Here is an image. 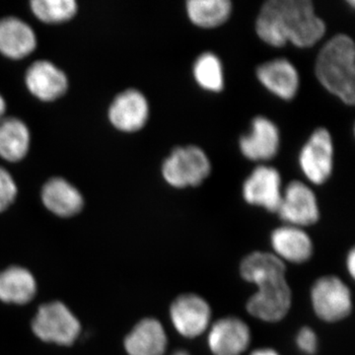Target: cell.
Returning a JSON list of instances; mask_svg holds the SVG:
<instances>
[{
    "label": "cell",
    "mask_w": 355,
    "mask_h": 355,
    "mask_svg": "<svg viewBox=\"0 0 355 355\" xmlns=\"http://www.w3.org/2000/svg\"><path fill=\"white\" fill-rule=\"evenodd\" d=\"M333 160L334 146L330 132L326 128H318L301 150V170L313 184H324L333 171Z\"/></svg>",
    "instance_id": "7"
},
{
    "label": "cell",
    "mask_w": 355,
    "mask_h": 355,
    "mask_svg": "<svg viewBox=\"0 0 355 355\" xmlns=\"http://www.w3.org/2000/svg\"><path fill=\"white\" fill-rule=\"evenodd\" d=\"M232 3L229 0H189L187 12L193 24L214 28L223 24L230 17Z\"/></svg>",
    "instance_id": "23"
},
{
    "label": "cell",
    "mask_w": 355,
    "mask_h": 355,
    "mask_svg": "<svg viewBox=\"0 0 355 355\" xmlns=\"http://www.w3.org/2000/svg\"><path fill=\"white\" fill-rule=\"evenodd\" d=\"M31 7L38 19L50 24L69 21L77 12L74 0H34Z\"/></svg>",
    "instance_id": "25"
},
{
    "label": "cell",
    "mask_w": 355,
    "mask_h": 355,
    "mask_svg": "<svg viewBox=\"0 0 355 355\" xmlns=\"http://www.w3.org/2000/svg\"><path fill=\"white\" fill-rule=\"evenodd\" d=\"M37 46L34 31L27 23L16 17L0 20V53L12 60L28 57Z\"/></svg>",
    "instance_id": "16"
},
{
    "label": "cell",
    "mask_w": 355,
    "mask_h": 355,
    "mask_svg": "<svg viewBox=\"0 0 355 355\" xmlns=\"http://www.w3.org/2000/svg\"><path fill=\"white\" fill-rule=\"evenodd\" d=\"M279 146V128L265 116L254 118L251 132L240 139L243 155L253 161L270 160L277 155Z\"/></svg>",
    "instance_id": "14"
},
{
    "label": "cell",
    "mask_w": 355,
    "mask_h": 355,
    "mask_svg": "<svg viewBox=\"0 0 355 355\" xmlns=\"http://www.w3.org/2000/svg\"><path fill=\"white\" fill-rule=\"evenodd\" d=\"M44 207L55 216H76L83 209L84 202L80 191L62 178H53L42 190Z\"/></svg>",
    "instance_id": "19"
},
{
    "label": "cell",
    "mask_w": 355,
    "mask_h": 355,
    "mask_svg": "<svg viewBox=\"0 0 355 355\" xmlns=\"http://www.w3.org/2000/svg\"><path fill=\"white\" fill-rule=\"evenodd\" d=\"M172 355H190V354H187V352H183V350H178V352H175V354H173Z\"/></svg>",
    "instance_id": "31"
},
{
    "label": "cell",
    "mask_w": 355,
    "mask_h": 355,
    "mask_svg": "<svg viewBox=\"0 0 355 355\" xmlns=\"http://www.w3.org/2000/svg\"><path fill=\"white\" fill-rule=\"evenodd\" d=\"M37 293V282L27 268L10 266L0 272V300L10 304H27Z\"/></svg>",
    "instance_id": "20"
},
{
    "label": "cell",
    "mask_w": 355,
    "mask_h": 355,
    "mask_svg": "<svg viewBox=\"0 0 355 355\" xmlns=\"http://www.w3.org/2000/svg\"><path fill=\"white\" fill-rule=\"evenodd\" d=\"M17 197V186L10 173L0 167V212L10 207Z\"/></svg>",
    "instance_id": "26"
},
{
    "label": "cell",
    "mask_w": 355,
    "mask_h": 355,
    "mask_svg": "<svg viewBox=\"0 0 355 355\" xmlns=\"http://www.w3.org/2000/svg\"><path fill=\"white\" fill-rule=\"evenodd\" d=\"M193 76L200 87L211 92H220L224 86L220 60L212 53L200 55L193 64Z\"/></svg>",
    "instance_id": "24"
},
{
    "label": "cell",
    "mask_w": 355,
    "mask_h": 355,
    "mask_svg": "<svg viewBox=\"0 0 355 355\" xmlns=\"http://www.w3.org/2000/svg\"><path fill=\"white\" fill-rule=\"evenodd\" d=\"M347 268H349L350 275L354 277L355 273V252L352 250L347 257Z\"/></svg>",
    "instance_id": "28"
},
{
    "label": "cell",
    "mask_w": 355,
    "mask_h": 355,
    "mask_svg": "<svg viewBox=\"0 0 355 355\" xmlns=\"http://www.w3.org/2000/svg\"><path fill=\"white\" fill-rule=\"evenodd\" d=\"M240 272L243 279L257 286L268 280L286 277V265L275 254L256 252L243 260Z\"/></svg>",
    "instance_id": "22"
},
{
    "label": "cell",
    "mask_w": 355,
    "mask_h": 355,
    "mask_svg": "<svg viewBox=\"0 0 355 355\" xmlns=\"http://www.w3.org/2000/svg\"><path fill=\"white\" fill-rule=\"evenodd\" d=\"M299 349L307 354H314L318 347V338L315 331L310 328H303L296 336Z\"/></svg>",
    "instance_id": "27"
},
{
    "label": "cell",
    "mask_w": 355,
    "mask_h": 355,
    "mask_svg": "<svg viewBox=\"0 0 355 355\" xmlns=\"http://www.w3.org/2000/svg\"><path fill=\"white\" fill-rule=\"evenodd\" d=\"M277 214L288 225L302 228L319 220L316 196L302 182L292 181L282 193Z\"/></svg>",
    "instance_id": "8"
},
{
    "label": "cell",
    "mask_w": 355,
    "mask_h": 355,
    "mask_svg": "<svg viewBox=\"0 0 355 355\" xmlns=\"http://www.w3.org/2000/svg\"><path fill=\"white\" fill-rule=\"evenodd\" d=\"M258 291L249 299L247 310L261 321L279 322L291 309V291L286 277L268 280L257 286Z\"/></svg>",
    "instance_id": "6"
},
{
    "label": "cell",
    "mask_w": 355,
    "mask_h": 355,
    "mask_svg": "<svg viewBox=\"0 0 355 355\" xmlns=\"http://www.w3.org/2000/svg\"><path fill=\"white\" fill-rule=\"evenodd\" d=\"M211 165L207 154L200 147H177L162 166L165 181L175 188L196 187L210 174Z\"/></svg>",
    "instance_id": "4"
},
{
    "label": "cell",
    "mask_w": 355,
    "mask_h": 355,
    "mask_svg": "<svg viewBox=\"0 0 355 355\" xmlns=\"http://www.w3.org/2000/svg\"><path fill=\"white\" fill-rule=\"evenodd\" d=\"M256 31L265 43L280 48L287 42L309 48L323 38L326 24L310 0H270L261 6Z\"/></svg>",
    "instance_id": "1"
},
{
    "label": "cell",
    "mask_w": 355,
    "mask_h": 355,
    "mask_svg": "<svg viewBox=\"0 0 355 355\" xmlns=\"http://www.w3.org/2000/svg\"><path fill=\"white\" fill-rule=\"evenodd\" d=\"M25 83L30 92L44 102L55 101L69 88L64 72L48 60L35 62L26 72Z\"/></svg>",
    "instance_id": "13"
},
{
    "label": "cell",
    "mask_w": 355,
    "mask_h": 355,
    "mask_svg": "<svg viewBox=\"0 0 355 355\" xmlns=\"http://www.w3.org/2000/svg\"><path fill=\"white\" fill-rule=\"evenodd\" d=\"M170 317L178 333L193 338L209 329L211 309L205 299L196 294H183L175 299L170 308Z\"/></svg>",
    "instance_id": "9"
},
{
    "label": "cell",
    "mask_w": 355,
    "mask_h": 355,
    "mask_svg": "<svg viewBox=\"0 0 355 355\" xmlns=\"http://www.w3.org/2000/svg\"><path fill=\"white\" fill-rule=\"evenodd\" d=\"M32 329L40 340L58 345H71L80 334L81 326L73 313L60 301L39 307Z\"/></svg>",
    "instance_id": "3"
},
{
    "label": "cell",
    "mask_w": 355,
    "mask_h": 355,
    "mask_svg": "<svg viewBox=\"0 0 355 355\" xmlns=\"http://www.w3.org/2000/svg\"><path fill=\"white\" fill-rule=\"evenodd\" d=\"M311 300L317 316L326 322L345 319L352 308L349 287L336 277L318 279L311 291Z\"/></svg>",
    "instance_id": "5"
},
{
    "label": "cell",
    "mask_w": 355,
    "mask_h": 355,
    "mask_svg": "<svg viewBox=\"0 0 355 355\" xmlns=\"http://www.w3.org/2000/svg\"><path fill=\"white\" fill-rule=\"evenodd\" d=\"M148 116V102L144 95L135 89L120 93L109 109L112 125L125 132H137L144 128Z\"/></svg>",
    "instance_id": "11"
},
{
    "label": "cell",
    "mask_w": 355,
    "mask_h": 355,
    "mask_svg": "<svg viewBox=\"0 0 355 355\" xmlns=\"http://www.w3.org/2000/svg\"><path fill=\"white\" fill-rule=\"evenodd\" d=\"M243 195L250 205L277 212L282 197L279 171L268 166H259L245 181Z\"/></svg>",
    "instance_id": "10"
},
{
    "label": "cell",
    "mask_w": 355,
    "mask_h": 355,
    "mask_svg": "<svg viewBox=\"0 0 355 355\" xmlns=\"http://www.w3.org/2000/svg\"><path fill=\"white\" fill-rule=\"evenodd\" d=\"M168 338L162 324L155 319L140 321L125 340L128 355H164Z\"/></svg>",
    "instance_id": "17"
},
{
    "label": "cell",
    "mask_w": 355,
    "mask_h": 355,
    "mask_svg": "<svg viewBox=\"0 0 355 355\" xmlns=\"http://www.w3.org/2000/svg\"><path fill=\"white\" fill-rule=\"evenodd\" d=\"M257 76L268 90L282 99L291 100L297 93V69L286 58H277L260 65Z\"/></svg>",
    "instance_id": "15"
},
{
    "label": "cell",
    "mask_w": 355,
    "mask_h": 355,
    "mask_svg": "<svg viewBox=\"0 0 355 355\" xmlns=\"http://www.w3.org/2000/svg\"><path fill=\"white\" fill-rule=\"evenodd\" d=\"M250 355H279L275 350L272 349H261L254 350Z\"/></svg>",
    "instance_id": "29"
},
{
    "label": "cell",
    "mask_w": 355,
    "mask_h": 355,
    "mask_svg": "<svg viewBox=\"0 0 355 355\" xmlns=\"http://www.w3.org/2000/svg\"><path fill=\"white\" fill-rule=\"evenodd\" d=\"M207 342L214 355H241L249 347L251 331L242 320L223 318L212 324Z\"/></svg>",
    "instance_id": "12"
},
{
    "label": "cell",
    "mask_w": 355,
    "mask_h": 355,
    "mask_svg": "<svg viewBox=\"0 0 355 355\" xmlns=\"http://www.w3.org/2000/svg\"><path fill=\"white\" fill-rule=\"evenodd\" d=\"M6 103L4 101L3 97L0 95V121H1L2 116L6 114Z\"/></svg>",
    "instance_id": "30"
},
{
    "label": "cell",
    "mask_w": 355,
    "mask_h": 355,
    "mask_svg": "<svg viewBox=\"0 0 355 355\" xmlns=\"http://www.w3.org/2000/svg\"><path fill=\"white\" fill-rule=\"evenodd\" d=\"M316 76L329 92L347 105L355 101V46L347 35L329 40L316 60Z\"/></svg>",
    "instance_id": "2"
},
{
    "label": "cell",
    "mask_w": 355,
    "mask_h": 355,
    "mask_svg": "<svg viewBox=\"0 0 355 355\" xmlns=\"http://www.w3.org/2000/svg\"><path fill=\"white\" fill-rule=\"evenodd\" d=\"M270 240L275 256L282 261L301 263L309 260L312 256V241L302 228L282 226L273 231Z\"/></svg>",
    "instance_id": "18"
},
{
    "label": "cell",
    "mask_w": 355,
    "mask_h": 355,
    "mask_svg": "<svg viewBox=\"0 0 355 355\" xmlns=\"http://www.w3.org/2000/svg\"><path fill=\"white\" fill-rule=\"evenodd\" d=\"M30 132L19 119L0 121V157L9 162H17L29 151Z\"/></svg>",
    "instance_id": "21"
}]
</instances>
